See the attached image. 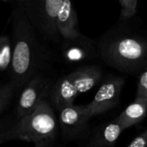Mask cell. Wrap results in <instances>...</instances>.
I'll use <instances>...</instances> for the list:
<instances>
[{
	"label": "cell",
	"instance_id": "8",
	"mask_svg": "<svg viewBox=\"0 0 147 147\" xmlns=\"http://www.w3.org/2000/svg\"><path fill=\"white\" fill-rule=\"evenodd\" d=\"M89 117L85 105H70L59 110L58 122L63 137L66 140L76 139L85 131Z\"/></svg>",
	"mask_w": 147,
	"mask_h": 147
},
{
	"label": "cell",
	"instance_id": "11",
	"mask_svg": "<svg viewBox=\"0 0 147 147\" xmlns=\"http://www.w3.org/2000/svg\"><path fill=\"white\" fill-rule=\"evenodd\" d=\"M123 131L117 118H115L96 129L89 147H115Z\"/></svg>",
	"mask_w": 147,
	"mask_h": 147
},
{
	"label": "cell",
	"instance_id": "19",
	"mask_svg": "<svg viewBox=\"0 0 147 147\" xmlns=\"http://www.w3.org/2000/svg\"><path fill=\"white\" fill-rule=\"evenodd\" d=\"M145 69H147V65H146V68H145Z\"/></svg>",
	"mask_w": 147,
	"mask_h": 147
},
{
	"label": "cell",
	"instance_id": "10",
	"mask_svg": "<svg viewBox=\"0 0 147 147\" xmlns=\"http://www.w3.org/2000/svg\"><path fill=\"white\" fill-rule=\"evenodd\" d=\"M57 28L63 40H71L82 34L78 29V20L76 9L69 0H63L57 16Z\"/></svg>",
	"mask_w": 147,
	"mask_h": 147
},
{
	"label": "cell",
	"instance_id": "12",
	"mask_svg": "<svg viewBox=\"0 0 147 147\" xmlns=\"http://www.w3.org/2000/svg\"><path fill=\"white\" fill-rule=\"evenodd\" d=\"M147 115V102L134 100L117 117L123 130L140 123Z\"/></svg>",
	"mask_w": 147,
	"mask_h": 147
},
{
	"label": "cell",
	"instance_id": "17",
	"mask_svg": "<svg viewBox=\"0 0 147 147\" xmlns=\"http://www.w3.org/2000/svg\"><path fill=\"white\" fill-rule=\"evenodd\" d=\"M14 121L9 119L0 121V145L10 140V131Z\"/></svg>",
	"mask_w": 147,
	"mask_h": 147
},
{
	"label": "cell",
	"instance_id": "16",
	"mask_svg": "<svg viewBox=\"0 0 147 147\" xmlns=\"http://www.w3.org/2000/svg\"><path fill=\"white\" fill-rule=\"evenodd\" d=\"M135 100L147 102V69H144L139 77Z\"/></svg>",
	"mask_w": 147,
	"mask_h": 147
},
{
	"label": "cell",
	"instance_id": "20",
	"mask_svg": "<svg viewBox=\"0 0 147 147\" xmlns=\"http://www.w3.org/2000/svg\"><path fill=\"white\" fill-rule=\"evenodd\" d=\"M35 147H36V146H35Z\"/></svg>",
	"mask_w": 147,
	"mask_h": 147
},
{
	"label": "cell",
	"instance_id": "2",
	"mask_svg": "<svg viewBox=\"0 0 147 147\" xmlns=\"http://www.w3.org/2000/svg\"><path fill=\"white\" fill-rule=\"evenodd\" d=\"M97 51L106 64L125 73L142 71L147 65V39L128 30L116 29L102 36Z\"/></svg>",
	"mask_w": 147,
	"mask_h": 147
},
{
	"label": "cell",
	"instance_id": "7",
	"mask_svg": "<svg viewBox=\"0 0 147 147\" xmlns=\"http://www.w3.org/2000/svg\"><path fill=\"white\" fill-rule=\"evenodd\" d=\"M51 89L49 80L38 74L22 89L16 105V121L30 115L43 102Z\"/></svg>",
	"mask_w": 147,
	"mask_h": 147
},
{
	"label": "cell",
	"instance_id": "18",
	"mask_svg": "<svg viewBox=\"0 0 147 147\" xmlns=\"http://www.w3.org/2000/svg\"><path fill=\"white\" fill-rule=\"evenodd\" d=\"M127 147H147V129L136 136Z\"/></svg>",
	"mask_w": 147,
	"mask_h": 147
},
{
	"label": "cell",
	"instance_id": "1",
	"mask_svg": "<svg viewBox=\"0 0 147 147\" xmlns=\"http://www.w3.org/2000/svg\"><path fill=\"white\" fill-rule=\"evenodd\" d=\"M11 63L9 71L12 83L24 86L38 71L44 61V52L24 12L16 7L11 15Z\"/></svg>",
	"mask_w": 147,
	"mask_h": 147
},
{
	"label": "cell",
	"instance_id": "4",
	"mask_svg": "<svg viewBox=\"0 0 147 147\" xmlns=\"http://www.w3.org/2000/svg\"><path fill=\"white\" fill-rule=\"evenodd\" d=\"M102 78L98 65H84L60 78L50 89V104L58 111L73 104L77 96L94 88Z\"/></svg>",
	"mask_w": 147,
	"mask_h": 147
},
{
	"label": "cell",
	"instance_id": "14",
	"mask_svg": "<svg viewBox=\"0 0 147 147\" xmlns=\"http://www.w3.org/2000/svg\"><path fill=\"white\" fill-rule=\"evenodd\" d=\"M121 6L120 21L121 22H127L131 20L137 13L138 1L137 0H119Z\"/></svg>",
	"mask_w": 147,
	"mask_h": 147
},
{
	"label": "cell",
	"instance_id": "15",
	"mask_svg": "<svg viewBox=\"0 0 147 147\" xmlns=\"http://www.w3.org/2000/svg\"><path fill=\"white\" fill-rule=\"evenodd\" d=\"M16 86L11 82L0 88V115L10 102Z\"/></svg>",
	"mask_w": 147,
	"mask_h": 147
},
{
	"label": "cell",
	"instance_id": "6",
	"mask_svg": "<svg viewBox=\"0 0 147 147\" xmlns=\"http://www.w3.org/2000/svg\"><path fill=\"white\" fill-rule=\"evenodd\" d=\"M124 83V78L118 76H109L102 82L93 100L85 105L90 119L111 110L119 104Z\"/></svg>",
	"mask_w": 147,
	"mask_h": 147
},
{
	"label": "cell",
	"instance_id": "3",
	"mask_svg": "<svg viewBox=\"0 0 147 147\" xmlns=\"http://www.w3.org/2000/svg\"><path fill=\"white\" fill-rule=\"evenodd\" d=\"M58 118L49 102L44 100L26 117L14 121L10 140H20L33 143L36 147H47L56 139Z\"/></svg>",
	"mask_w": 147,
	"mask_h": 147
},
{
	"label": "cell",
	"instance_id": "13",
	"mask_svg": "<svg viewBox=\"0 0 147 147\" xmlns=\"http://www.w3.org/2000/svg\"><path fill=\"white\" fill-rule=\"evenodd\" d=\"M11 53L10 39L6 35H0V71L9 69Z\"/></svg>",
	"mask_w": 147,
	"mask_h": 147
},
{
	"label": "cell",
	"instance_id": "9",
	"mask_svg": "<svg viewBox=\"0 0 147 147\" xmlns=\"http://www.w3.org/2000/svg\"><path fill=\"white\" fill-rule=\"evenodd\" d=\"M97 53L95 42L84 34L71 40H65L62 46L63 58L68 63H79L91 59Z\"/></svg>",
	"mask_w": 147,
	"mask_h": 147
},
{
	"label": "cell",
	"instance_id": "5",
	"mask_svg": "<svg viewBox=\"0 0 147 147\" xmlns=\"http://www.w3.org/2000/svg\"><path fill=\"white\" fill-rule=\"evenodd\" d=\"M63 0H24L17 2L34 30L44 38L58 40L57 16Z\"/></svg>",
	"mask_w": 147,
	"mask_h": 147
}]
</instances>
